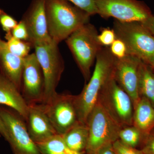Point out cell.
I'll return each instance as SVG.
<instances>
[{
    "mask_svg": "<svg viewBox=\"0 0 154 154\" xmlns=\"http://www.w3.org/2000/svg\"><path fill=\"white\" fill-rule=\"evenodd\" d=\"M116 60L109 47L103 46L98 53L93 75L81 94L75 97L78 119L81 123L87 124L88 116L98 101L102 89L114 78Z\"/></svg>",
    "mask_w": 154,
    "mask_h": 154,
    "instance_id": "6da1fadb",
    "label": "cell"
},
{
    "mask_svg": "<svg viewBox=\"0 0 154 154\" xmlns=\"http://www.w3.org/2000/svg\"><path fill=\"white\" fill-rule=\"evenodd\" d=\"M45 7L48 33L55 44L90 22V14L66 0H46Z\"/></svg>",
    "mask_w": 154,
    "mask_h": 154,
    "instance_id": "7a4b0ae2",
    "label": "cell"
},
{
    "mask_svg": "<svg viewBox=\"0 0 154 154\" xmlns=\"http://www.w3.org/2000/svg\"><path fill=\"white\" fill-rule=\"evenodd\" d=\"M98 31L90 22L81 26L66 39L86 82L91 77V68L103 46L98 40Z\"/></svg>",
    "mask_w": 154,
    "mask_h": 154,
    "instance_id": "3957f363",
    "label": "cell"
},
{
    "mask_svg": "<svg viewBox=\"0 0 154 154\" xmlns=\"http://www.w3.org/2000/svg\"><path fill=\"white\" fill-rule=\"evenodd\" d=\"M113 29L116 38L124 42L127 54L154 66V36L140 22H122L115 20Z\"/></svg>",
    "mask_w": 154,
    "mask_h": 154,
    "instance_id": "277c9868",
    "label": "cell"
},
{
    "mask_svg": "<svg viewBox=\"0 0 154 154\" xmlns=\"http://www.w3.org/2000/svg\"><path fill=\"white\" fill-rule=\"evenodd\" d=\"M87 125L89 138L85 152L88 154H95L103 146L118 140L122 128L99 100L88 116Z\"/></svg>",
    "mask_w": 154,
    "mask_h": 154,
    "instance_id": "5b68a950",
    "label": "cell"
},
{
    "mask_svg": "<svg viewBox=\"0 0 154 154\" xmlns=\"http://www.w3.org/2000/svg\"><path fill=\"white\" fill-rule=\"evenodd\" d=\"M33 48L44 75L45 90L42 104H45L57 94L56 88L64 70V62L58 45L53 42L37 45Z\"/></svg>",
    "mask_w": 154,
    "mask_h": 154,
    "instance_id": "8992f818",
    "label": "cell"
},
{
    "mask_svg": "<svg viewBox=\"0 0 154 154\" xmlns=\"http://www.w3.org/2000/svg\"><path fill=\"white\" fill-rule=\"evenodd\" d=\"M98 100L122 127L133 125L134 107L132 99L114 77L104 86Z\"/></svg>",
    "mask_w": 154,
    "mask_h": 154,
    "instance_id": "52a82bcc",
    "label": "cell"
},
{
    "mask_svg": "<svg viewBox=\"0 0 154 154\" xmlns=\"http://www.w3.org/2000/svg\"><path fill=\"white\" fill-rule=\"evenodd\" d=\"M0 116L8 132L7 141L14 154H41L30 137L25 119L15 110L0 106Z\"/></svg>",
    "mask_w": 154,
    "mask_h": 154,
    "instance_id": "ba28073f",
    "label": "cell"
},
{
    "mask_svg": "<svg viewBox=\"0 0 154 154\" xmlns=\"http://www.w3.org/2000/svg\"><path fill=\"white\" fill-rule=\"evenodd\" d=\"M98 14L122 22H141L152 16L144 3L137 0H94Z\"/></svg>",
    "mask_w": 154,
    "mask_h": 154,
    "instance_id": "9c48e42d",
    "label": "cell"
},
{
    "mask_svg": "<svg viewBox=\"0 0 154 154\" xmlns=\"http://www.w3.org/2000/svg\"><path fill=\"white\" fill-rule=\"evenodd\" d=\"M75 96L57 94L46 103L43 109L57 134L62 135L77 123L78 119Z\"/></svg>",
    "mask_w": 154,
    "mask_h": 154,
    "instance_id": "30bf717a",
    "label": "cell"
},
{
    "mask_svg": "<svg viewBox=\"0 0 154 154\" xmlns=\"http://www.w3.org/2000/svg\"><path fill=\"white\" fill-rule=\"evenodd\" d=\"M45 80L43 72L35 53L24 58L21 92L29 105L41 104L44 98Z\"/></svg>",
    "mask_w": 154,
    "mask_h": 154,
    "instance_id": "8fae6325",
    "label": "cell"
},
{
    "mask_svg": "<svg viewBox=\"0 0 154 154\" xmlns=\"http://www.w3.org/2000/svg\"><path fill=\"white\" fill-rule=\"evenodd\" d=\"M45 1L33 0L21 20L26 26L29 35V42L33 47L37 45L53 42L48 29Z\"/></svg>",
    "mask_w": 154,
    "mask_h": 154,
    "instance_id": "7c38bea8",
    "label": "cell"
},
{
    "mask_svg": "<svg viewBox=\"0 0 154 154\" xmlns=\"http://www.w3.org/2000/svg\"><path fill=\"white\" fill-rule=\"evenodd\" d=\"M141 62L140 59L127 54L117 59L114 71L116 82L130 96L134 107L140 99L139 92V68Z\"/></svg>",
    "mask_w": 154,
    "mask_h": 154,
    "instance_id": "4fadbf2b",
    "label": "cell"
},
{
    "mask_svg": "<svg viewBox=\"0 0 154 154\" xmlns=\"http://www.w3.org/2000/svg\"><path fill=\"white\" fill-rule=\"evenodd\" d=\"M25 120L29 135L36 143L41 142L57 134L46 115L41 104L28 105Z\"/></svg>",
    "mask_w": 154,
    "mask_h": 154,
    "instance_id": "5bb4252c",
    "label": "cell"
},
{
    "mask_svg": "<svg viewBox=\"0 0 154 154\" xmlns=\"http://www.w3.org/2000/svg\"><path fill=\"white\" fill-rule=\"evenodd\" d=\"M23 68L24 59L11 53L6 42L1 38L0 73L13 83L20 92Z\"/></svg>",
    "mask_w": 154,
    "mask_h": 154,
    "instance_id": "9a60e30c",
    "label": "cell"
},
{
    "mask_svg": "<svg viewBox=\"0 0 154 154\" xmlns=\"http://www.w3.org/2000/svg\"><path fill=\"white\" fill-rule=\"evenodd\" d=\"M0 105L15 110L26 120L28 104L16 86L1 73Z\"/></svg>",
    "mask_w": 154,
    "mask_h": 154,
    "instance_id": "2e32d148",
    "label": "cell"
},
{
    "mask_svg": "<svg viewBox=\"0 0 154 154\" xmlns=\"http://www.w3.org/2000/svg\"><path fill=\"white\" fill-rule=\"evenodd\" d=\"M133 125L136 127L145 137L154 129V107L144 96L134 107Z\"/></svg>",
    "mask_w": 154,
    "mask_h": 154,
    "instance_id": "e0dca14e",
    "label": "cell"
},
{
    "mask_svg": "<svg viewBox=\"0 0 154 154\" xmlns=\"http://www.w3.org/2000/svg\"><path fill=\"white\" fill-rule=\"evenodd\" d=\"M69 148L73 151L86 152L89 138V130L86 124L79 122L62 135Z\"/></svg>",
    "mask_w": 154,
    "mask_h": 154,
    "instance_id": "ac0fdd59",
    "label": "cell"
},
{
    "mask_svg": "<svg viewBox=\"0 0 154 154\" xmlns=\"http://www.w3.org/2000/svg\"><path fill=\"white\" fill-rule=\"evenodd\" d=\"M139 92L154 107V71L150 66L141 61L139 68Z\"/></svg>",
    "mask_w": 154,
    "mask_h": 154,
    "instance_id": "d6986e66",
    "label": "cell"
},
{
    "mask_svg": "<svg viewBox=\"0 0 154 154\" xmlns=\"http://www.w3.org/2000/svg\"><path fill=\"white\" fill-rule=\"evenodd\" d=\"M41 154H83L69 148L61 135L56 134L36 143Z\"/></svg>",
    "mask_w": 154,
    "mask_h": 154,
    "instance_id": "ffe728a7",
    "label": "cell"
},
{
    "mask_svg": "<svg viewBox=\"0 0 154 154\" xmlns=\"http://www.w3.org/2000/svg\"><path fill=\"white\" fill-rule=\"evenodd\" d=\"M145 137L141 132L134 125L122 127L119 134V140L125 144L136 148L142 144Z\"/></svg>",
    "mask_w": 154,
    "mask_h": 154,
    "instance_id": "44dd1931",
    "label": "cell"
},
{
    "mask_svg": "<svg viewBox=\"0 0 154 154\" xmlns=\"http://www.w3.org/2000/svg\"><path fill=\"white\" fill-rule=\"evenodd\" d=\"M8 48L11 53L17 56L24 59L29 55L31 48H33L31 43L15 38L12 33H6L5 36Z\"/></svg>",
    "mask_w": 154,
    "mask_h": 154,
    "instance_id": "7402d4cb",
    "label": "cell"
},
{
    "mask_svg": "<svg viewBox=\"0 0 154 154\" xmlns=\"http://www.w3.org/2000/svg\"><path fill=\"white\" fill-rule=\"evenodd\" d=\"M18 23L14 18L0 9V25L6 33H11Z\"/></svg>",
    "mask_w": 154,
    "mask_h": 154,
    "instance_id": "603a6c76",
    "label": "cell"
},
{
    "mask_svg": "<svg viewBox=\"0 0 154 154\" xmlns=\"http://www.w3.org/2000/svg\"><path fill=\"white\" fill-rule=\"evenodd\" d=\"M116 38L114 30L110 28H102L101 33L98 35V41L103 47L110 46Z\"/></svg>",
    "mask_w": 154,
    "mask_h": 154,
    "instance_id": "cb8c5ba5",
    "label": "cell"
},
{
    "mask_svg": "<svg viewBox=\"0 0 154 154\" xmlns=\"http://www.w3.org/2000/svg\"><path fill=\"white\" fill-rule=\"evenodd\" d=\"M91 16L98 14L94 0H66Z\"/></svg>",
    "mask_w": 154,
    "mask_h": 154,
    "instance_id": "d4e9b609",
    "label": "cell"
},
{
    "mask_svg": "<svg viewBox=\"0 0 154 154\" xmlns=\"http://www.w3.org/2000/svg\"><path fill=\"white\" fill-rule=\"evenodd\" d=\"M112 145L116 154H143L141 149L126 145L119 139L113 143Z\"/></svg>",
    "mask_w": 154,
    "mask_h": 154,
    "instance_id": "484cf974",
    "label": "cell"
},
{
    "mask_svg": "<svg viewBox=\"0 0 154 154\" xmlns=\"http://www.w3.org/2000/svg\"><path fill=\"white\" fill-rule=\"evenodd\" d=\"M109 48L112 54L117 59L122 58L127 55L126 45L123 41L119 38H116Z\"/></svg>",
    "mask_w": 154,
    "mask_h": 154,
    "instance_id": "4316f807",
    "label": "cell"
},
{
    "mask_svg": "<svg viewBox=\"0 0 154 154\" xmlns=\"http://www.w3.org/2000/svg\"><path fill=\"white\" fill-rule=\"evenodd\" d=\"M11 33L12 36L15 38L23 41L29 42L28 30L25 24L22 20L18 22L17 26L12 30Z\"/></svg>",
    "mask_w": 154,
    "mask_h": 154,
    "instance_id": "83f0119b",
    "label": "cell"
},
{
    "mask_svg": "<svg viewBox=\"0 0 154 154\" xmlns=\"http://www.w3.org/2000/svg\"><path fill=\"white\" fill-rule=\"evenodd\" d=\"M142 146L143 154H154V129L145 137Z\"/></svg>",
    "mask_w": 154,
    "mask_h": 154,
    "instance_id": "f1b7e54d",
    "label": "cell"
},
{
    "mask_svg": "<svg viewBox=\"0 0 154 154\" xmlns=\"http://www.w3.org/2000/svg\"><path fill=\"white\" fill-rule=\"evenodd\" d=\"M140 22L144 27L146 28L154 36V16L152 15L150 17Z\"/></svg>",
    "mask_w": 154,
    "mask_h": 154,
    "instance_id": "f546056e",
    "label": "cell"
},
{
    "mask_svg": "<svg viewBox=\"0 0 154 154\" xmlns=\"http://www.w3.org/2000/svg\"><path fill=\"white\" fill-rule=\"evenodd\" d=\"M113 143L108 144L99 149L95 154H116L113 148Z\"/></svg>",
    "mask_w": 154,
    "mask_h": 154,
    "instance_id": "4dcf8cb0",
    "label": "cell"
},
{
    "mask_svg": "<svg viewBox=\"0 0 154 154\" xmlns=\"http://www.w3.org/2000/svg\"><path fill=\"white\" fill-rule=\"evenodd\" d=\"M0 136L3 137L5 140L8 137V132L5 123L0 116Z\"/></svg>",
    "mask_w": 154,
    "mask_h": 154,
    "instance_id": "1f68e13d",
    "label": "cell"
},
{
    "mask_svg": "<svg viewBox=\"0 0 154 154\" xmlns=\"http://www.w3.org/2000/svg\"><path fill=\"white\" fill-rule=\"evenodd\" d=\"M83 154H88L87 153L85 152V153H83Z\"/></svg>",
    "mask_w": 154,
    "mask_h": 154,
    "instance_id": "d6a6232c",
    "label": "cell"
},
{
    "mask_svg": "<svg viewBox=\"0 0 154 154\" xmlns=\"http://www.w3.org/2000/svg\"><path fill=\"white\" fill-rule=\"evenodd\" d=\"M153 69L154 71V66L153 67Z\"/></svg>",
    "mask_w": 154,
    "mask_h": 154,
    "instance_id": "836d02e7",
    "label": "cell"
},
{
    "mask_svg": "<svg viewBox=\"0 0 154 154\" xmlns=\"http://www.w3.org/2000/svg\"><path fill=\"white\" fill-rule=\"evenodd\" d=\"M0 39H1V38H0Z\"/></svg>",
    "mask_w": 154,
    "mask_h": 154,
    "instance_id": "e575fe53",
    "label": "cell"
}]
</instances>
